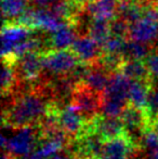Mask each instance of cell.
Segmentation results:
<instances>
[{
	"label": "cell",
	"mask_w": 158,
	"mask_h": 159,
	"mask_svg": "<svg viewBox=\"0 0 158 159\" xmlns=\"http://www.w3.org/2000/svg\"><path fill=\"white\" fill-rule=\"evenodd\" d=\"M42 90H28L14 96L8 107L3 109L4 126L16 130L39 125L51 105L46 100V93Z\"/></svg>",
	"instance_id": "cell-1"
},
{
	"label": "cell",
	"mask_w": 158,
	"mask_h": 159,
	"mask_svg": "<svg viewBox=\"0 0 158 159\" xmlns=\"http://www.w3.org/2000/svg\"><path fill=\"white\" fill-rule=\"evenodd\" d=\"M79 63L72 50H48L42 55L43 71L59 78L70 76Z\"/></svg>",
	"instance_id": "cell-2"
},
{
	"label": "cell",
	"mask_w": 158,
	"mask_h": 159,
	"mask_svg": "<svg viewBox=\"0 0 158 159\" xmlns=\"http://www.w3.org/2000/svg\"><path fill=\"white\" fill-rule=\"evenodd\" d=\"M37 136L40 138V129L34 126L16 129L15 134L11 138H7L4 133L1 136V146L4 151H8L14 157H24L32 153L37 142Z\"/></svg>",
	"instance_id": "cell-3"
},
{
	"label": "cell",
	"mask_w": 158,
	"mask_h": 159,
	"mask_svg": "<svg viewBox=\"0 0 158 159\" xmlns=\"http://www.w3.org/2000/svg\"><path fill=\"white\" fill-rule=\"evenodd\" d=\"M102 95L94 92L86 84L79 82L72 93V104L78 107L87 121L94 119L101 113Z\"/></svg>",
	"instance_id": "cell-4"
},
{
	"label": "cell",
	"mask_w": 158,
	"mask_h": 159,
	"mask_svg": "<svg viewBox=\"0 0 158 159\" xmlns=\"http://www.w3.org/2000/svg\"><path fill=\"white\" fill-rule=\"evenodd\" d=\"M60 125L62 129L72 139H78L84 135L87 129V120L80 113L78 107L74 104L60 107Z\"/></svg>",
	"instance_id": "cell-5"
},
{
	"label": "cell",
	"mask_w": 158,
	"mask_h": 159,
	"mask_svg": "<svg viewBox=\"0 0 158 159\" xmlns=\"http://www.w3.org/2000/svg\"><path fill=\"white\" fill-rule=\"evenodd\" d=\"M32 30H33L19 23H4L1 32L2 57L9 59L15 47L30 37Z\"/></svg>",
	"instance_id": "cell-6"
},
{
	"label": "cell",
	"mask_w": 158,
	"mask_h": 159,
	"mask_svg": "<svg viewBox=\"0 0 158 159\" xmlns=\"http://www.w3.org/2000/svg\"><path fill=\"white\" fill-rule=\"evenodd\" d=\"M86 131H93L105 141L113 140L124 133V125L118 117H106L99 115L94 119L87 121Z\"/></svg>",
	"instance_id": "cell-7"
},
{
	"label": "cell",
	"mask_w": 158,
	"mask_h": 159,
	"mask_svg": "<svg viewBox=\"0 0 158 159\" xmlns=\"http://www.w3.org/2000/svg\"><path fill=\"white\" fill-rule=\"evenodd\" d=\"M42 52H29L20 57L15 63L17 76L25 82H34L38 80L43 71Z\"/></svg>",
	"instance_id": "cell-8"
},
{
	"label": "cell",
	"mask_w": 158,
	"mask_h": 159,
	"mask_svg": "<svg viewBox=\"0 0 158 159\" xmlns=\"http://www.w3.org/2000/svg\"><path fill=\"white\" fill-rule=\"evenodd\" d=\"M132 81L133 80L131 78L127 77L120 71H113L102 98L129 104V91Z\"/></svg>",
	"instance_id": "cell-9"
},
{
	"label": "cell",
	"mask_w": 158,
	"mask_h": 159,
	"mask_svg": "<svg viewBox=\"0 0 158 159\" xmlns=\"http://www.w3.org/2000/svg\"><path fill=\"white\" fill-rule=\"evenodd\" d=\"M128 38L152 46L158 40V21L143 16L129 27Z\"/></svg>",
	"instance_id": "cell-10"
},
{
	"label": "cell",
	"mask_w": 158,
	"mask_h": 159,
	"mask_svg": "<svg viewBox=\"0 0 158 159\" xmlns=\"http://www.w3.org/2000/svg\"><path fill=\"white\" fill-rule=\"evenodd\" d=\"M70 50L81 63L94 65L100 61L102 49L89 35L79 36L73 43Z\"/></svg>",
	"instance_id": "cell-11"
},
{
	"label": "cell",
	"mask_w": 158,
	"mask_h": 159,
	"mask_svg": "<svg viewBox=\"0 0 158 159\" xmlns=\"http://www.w3.org/2000/svg\"><path fill=\"white\" fill-rule=\"evenodd\" d=\"M139 148L126 135L118 136L113 140L104 142L102 159H130L135 149Z\"/></svg>",
	"instance_id": "cell-12"
},
{
	"label": "cell",
	"mask_w": 158,
	"mask_h": 159,
	"mask_svg": "<svg viewBox=\"0 0 158 159\" xmlns=\"http://www.w3.org/2000/svg\"><path fill=\"white\" fill-rule=\"evenodd\" d=\"M76 23H66L51 33L48 39L49 50H68L77 39Z\"/></svg>",
	"instance_id": "cell-13"
},
{
	"label": "cell",
	"mask_w": 158,
	"mask_h": 159,
	"mask_svg": "<svg viewBox=\"0 0 158 159\" xmlns=\"http://www.w3.org/2000/svg\"><path fill=\"white\" fill-rule=\"evenodd\" d=\"M146 3L143 0H120L117 3V16L131 25L143 17Z\"/></svg>",
	"instance_id": "cell-14"
},
{
	"label": "cell",
	"mask_w": 158,
	"mask_h": 159,
	"mask_svg": "<svg viewBox=\"0 0 158 159\" xmlns=\"http://www.w3.org/2000/svg\"><path fill=\"white\" fill-rule=\"evenodd\" d=\"M117 0H94L87 6L89 14L94 20L111 22L117 16Z\"/></svg>",
	"instance_id": "cell-15"
},
{
	"label": "cell",
	"mask_w": 158,
	"mask_h": 159,
	"mask_svg": "<svg viewBox=\"0 0 158 159\" xmlns=\"http://www.w3.org/2000/svg\"><path fill=\"white\" fill-rule=\"evenodd\" d=\"M111 74H108V70L103 67L101 64L97 63L91 65V68L89 70L87 77L84 78V84H86L89 88L92 89L94 92L102 95L107 87L108 80H110Z\"/></svg>",
	"instance_id": "cell-16"
},
{
	"label": "cell",
	"mask_w": 158,
	"mask_h": 159,
	"mask_svg": "<svg viewBox=\"0 0 158 159\" xmlns=\"http://www.w3.org/2000/svg\"><path fill=\"white\" fill-rule=\"evenodd\" d=\"M118 71L131 78L132 80L153 82L145 62L141 60H124L120 65Z\"/></svg>",
	"instance_id": "cell-17"
},
{
	"label": "cell",
	"mask_w": 158,
	"mask_h": 159,
	"mask_svg": "<svg viewBox=\"0 0 158 159\" xmlns=\"http://www.w3.org/2000/svg\"><path fill=\"white\" fill-rule=\"evenodd\" d=\"M153 82L139 81L133 80L129 91V104L138 107V108L145 109L147 103V96L150 92V88Z\"/></svg>",
	"instance_id": "cell-18"
},
{
	"label": "cell",
	"mask_w": 158,
	"mask_h": 159,
	"mask_svg": "<svg viewBox=\"0 0 158 159\" xmlns=\"http://www.w3.org/2000/svg\"><path fill=\"white\" fill-rule=\"evenodd\" d=\"M15 63L16 62L3 60L1 75V91L3 96L11 95L12 91L16 86L17 73L16 68H15Z\"/></svg>",
	"instance_id": "cell-19"
},
{
	"label": "cell",
	"mask_w": 158,
	"mask_h": 159,
	"mask_svg": "<svg viewBox=\"0 0 158 159\" xmlns=\"http://www.w3.org/2000/svg\"><path fill=\"white\" fill-rule=\"evenodd\" d=\"M29 0H2V13L4 23H15L28 8Z\"/></svg>",
	"instance_id": "cell-20"
},
{
	"label": "cell",
	"mask_w": 158,
	"mask_h": 159,
	"mask_svg": "<svg viewBox=\"0 0 158 159\" xmlns=\"http://www.w3.org/2000/svg\"><path fill=\"white\" fill-rule=\"evenodd\" d=\"M88 35L102 49V47L105 44V42L108 40V38L112 36L110 22L92 19V21L89 24V27H88Z\"/></svg>",
	"instance_id": "cell-21"
},
{
	"label": "cell",
	"mask_w": 158,
	"mask_h": 159,
	"mask_svg": "<svg viewBox=\"0 0 158 159\" xmlns=\"http://www.w3.org/2000/svg\"><path fill=\"white\" fill-rule=\"evenodd\" d=\"M151 46L134 40H127L122 50L124 60H141L144 61L145 57L150 54Z\"/></svg>",
	"instance_id": "cell-22"
},
{
	"label": "cell",
	"mask_w": 158,
	"mask_h": 159,
	"mask_svg": "<svg viewBox=\"0 0 158 159\" xmlns=\"http://www.w3.org/2000/svg\"><path fill=\"white\" fill-rule=\"evenodd\" d=\"M145 111L150 118L152 126H154L155 121L158 119V88L154 87L153 84L148 92Z\"/></svg>",
	"instance_id": "cell-23"
},
{
	"label": "cell",
	"mask_w": 158,
	"mask_h": 159,
	"mask_svg": "<svg viewBox=\"0 0 158 159\" xmlns=\"http://www.w3.org/2000/svg\"><path fill=\"white\" fill-rule=\"evenodd\" d=\"M126 38L119 37V36L112 35L108 40L102 47V54H121L124 50V43H126Z\"/></svg>",
	"instance_id": "cell-24"
},
{
	"label": "cell",
	"mask_w": 158,
	"mask_h": 159,
	"mask_svg": "<svg viewBox=\"0 0 158 159\" xmlns=\"http://www.w3.org/2000/svg\"><path fill=\"white\" fill-rule=\"evenodd\" d=\"M111 25V33L112 35L115 36H119V37H128V33H129V25L124 19L119 16H116L114 20L110 22Z\"/></svg>",
	"instance_id": "cell-25"
},
{
	"label": "cell",
	"mask_w": 158,
	"mask_h": 159,
	"mask_svg": "<svg viewBox=\"0 0 158 159\" xmlns=\"http://www.w3.org/2000/svg\"><path fill=\"white\" fill-rule=\"evenodd\" d=\"M144 62L148 69L152 81L154 80L158 81V51H151L150 54L145 57Z\"/></svg>",
	"instance_id": "cell-26"
},
{
	"label": "cell",
	"mask_w": 158,
	"mask_h": 159,
	"mask_svg": "<svg viewBox=\"0 0 158 159\" xmlns=\"http://www.w3.org/2000/svg\"><path fill=\"white\" fill-rule=\"evenodd\" d=\"M34 2L35 7L37 8H51L54 4L63 1V0H30Z\"/></svg>",
	"instance_id": "cell-27"
},
{
	"label": "cell",
	"mask_w": 158,
	"mask_h": 159,
	"mask_svg": "<svg viewBox=\"0 0 158 159\" xmlns=\"http://www.w3.org/2000/svg\"><path fill=\"white\" fill-rule=\"evenodd\" d=\"M144 151H145L144 159H158V146L151 149H144Z\"/></svg>",
	"instance_id": "cell-28"
},
{
	"label": "cell",
	"mask_w": 158,
	"mask_h": 159,
	"mask_svg": "<svg viewBox=\"0 0 158 159\" xmlns=\"http://www.w3.org/2000/svg\"><path fill=\"white\" fill-rule=\"evenodd\" d=\"M23 159H48V158L44 157V156L40 153L39 149H37L36 152L34 151V152H32V153L28 154V155L24 156Z\"/></svg>",
	"instance_id": "cell-29"
},
{
	"label": "cell",
	"mask_w": 158,
	"mask_h": 159,
	"mask_svg": "<svg viewBox=\"0 0 158 159\" xmlns=\"http://www.w3.org/2000/svg\"><path fill=\"white\" fill-rule=\"evenodd\" d=\"M51 159H76L74 155L70 156V154L67 153H57L55 154L54 156H52V158Z\"/></svg>",
	"instance_id": "cell-30"
},
{
	"label": "cell",
	"mask_w": 158,
	"mask_h": 159,
	"mask_svg": "<svg viewBox=\"0 0 158 159\" xmlns=\"http://www.w3.org/2000/svg\"><path fill=\"white\" fill-rule=\"evenodd\" d=\"M2 159H15V157L12 155H10L9 153H3V155H2Z\"/></svg>",
	"instance_id": "cell-31"
},
{
	"label": "cell",
	"mask_w": 158,
	"mask_h": 159,
	"mask_svg": "<svg viewBox=\"0 0 158 159\" xmlns=\"http://www.w3.org/2000/svg\"><path fill=\"white\" fill-rule=\"evenodd\" d=\"M153 128H154L155 130L157 131V133H158V119L155 121V124H154V126H153Z\"/></svg>",
	"instance_id": "cell-32"
},
{
	"label": "cell",
	"mask_w": 158,
	"mask_h": 159,
	"mask_svg": "<svg viewBox=\"0 0 158 159\" xmlns=\"http://www.w3.org/2000/svg\"><path fill=\"white\" fill-rule=\"evenodd\" d=\"M154 3L158 7V0H154Z\"/></svg>",
	"instance_id": "cell-33"
}]
</instances>
